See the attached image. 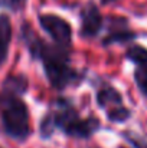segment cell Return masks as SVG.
<instances>
[{"mask_svg": "<svg viewBox=\"0 0 147 148\" xmlns=\"http://www.w3.org/2000/svg\"><path fill=\"white\" fill-rule=\"evenodd\" d=\"M102 27V17L98 7L88 1L81 10V35L85 38L95 36Z\"/></svg>", "mask_w": 147, "mask_h": 148, "instance_id": "5b68a950", "label": "cell"}, {"mask_svg": "<svg viewBox=\"0 0 147 148\" xmlns=\"http://www.w3.org/2000/svg\"><path fill=\"white\" fill-rule=\"evenodd\" d=\"M97 101L101 108H107L108 111L123 105L121 94L112 86H104L102 89H99L97 95Z\"/></svg>", "mask_w": 147, "mask_h": 148, "instance_id": "8992f818", "label": "cell"}, {"mask_svg": "<svg viewBox=\"0 0 147 148\" xmlns=\"http://www.w3.org/2000/svg\"><path fill=\"white\" fill-rule=\"evenodd\" d=\"M58 128L69 137L85 140L98 131L99 121L94 116L82 119L68 102L58 101L41 124V135L43 138H49Z\"/></svg>", "mask_w": 147, "mask_h": 148, "instance_id": "6da1fadb", "label": "cell"}, {"mask_svg": "<svg viewBox=\"0 0 147 148\" xmlns=\"http://www.w3.org/2000/svg\"><path fill=\"white\" fill-rule=\"evenodd\" d=\"M0 115L6 134L17 141H25L30 132L29 111L26 103L16 95L0 94Z\"/></svg>", "mask_w": 147, "mask_h": 148, "instance_id": "7a4b0ae2", "label": "cell"}, {"mask_svg": "<svg viewBox=\"0 0 147 148\" xmlns=\"http://www.w3.org/2000/svg\"><path fill=\"white\" fill-rule=\"evenodd\" d=\"M25 0H0V6L9 7V9H19Z\"/></svg>", "mask_w": 147, "mask_h": 148, "instance_id": "4fadbf2b", "label": "cell"}, {"mask_svg": "<svg viewBox=\"0 0 147 148\" xmlns=\"http://www.w3.org/2000/svg\"><path fill=\"white\" fill-rule=\"evenodd\" d=\"M12 40V25L6 14H0V65L6 60Z\"/></svg>", "mask_w": 147, "mask_h": 148, "instance_id": "52a82bcc", "label": "cell"}, {"mask_svg": "<svg viewBox=\"0 0 147 148\" xmlns=\"http://www.w3.org/2000/svg\"><path fill=\"white\" fill-rule=\"evenodd\" d=\"M123 137L127 140V143L133 148H147V140H144L143 137L134 134V132H123Z\"/></svg>", "mask_w": 147, "mask_h": 148, "instance_id": "8fae6325", "label": "cell"}, {"mask_svg": "<svg viewBox=\"0 0 147 148\" xmlns=\"http://www.w3.org/2000/svg\"><path fill=\"white\" fill-rule=\"evenodd\" d=\"M130 115H131V111L128 108H126L124 105L107 111V116L112 122H126L130 118Z\"/></svg>", "mask_w": 147, "mask_h": 148, "instance_id": "30bf717a", "label": "cell"}, {"mask_svg": "<svg viewBox=\"0 0 147 148\" xmlns=\"http://www.w3.org/2000/svg\"><path fill=\"white\" fill-rule=\"evenodd\" d=\"M38 58L43 60L45 73L52 86H55L56 89H63L77 79L75 71H72L68 65L65 49L52 48L43 42Z\"/></svg>", "mask_w": 147, "mask_h": 148, "instance_id": "3957f363", "label": "cell"}, {"mask_svg": "<svg viewBox=\"0 0 147 148\" xmlns=\"http://www.w3.org/2000/svg\"><path fill=\"white\" fill-rule=\"evenodd\" d=\"M136 38V33L128 30L127 27H121L112 33H110L107 36V39L104 40V45H110V43H115V42H128L133 40Z\"/></svg>", "mask_w": 147, "mask_h": 148, "instance_id": "9c48e42d", "label": "cell"}, {"mask_svg": "<svg viewBox=\"0 0 147 148\" xmlns=\"http://www.w3.org/2000/svg\"><path fill=\"white\" fill-rule=\"evenodd\" d=\"M39 23L52 36V39L55 40V43L59 48L66 50L71 46L72 29H71V25L66 20H63L62 17L55 16V14H43V16L39 17Z\"/></svg>", "mask_w": 147, "mask_h": 148, "instance_id": "277c9868", "label": "cell"}, {"mask_svg": "<svg viewBox=\"0 0 147 148\" xmlns=\"http://www.w3.org/2000/svg\"><path fill=\"white\" fill-rule=\"evenodd\" d=\"M134 79H136V84H137L139 89L141 91V94L147 98V73L141 69H137L134 73Z\"/></svg>", "mask_w": 147, "mask_h": 148, "instance_id": "7c38bea8", "label": "cell"}, {"mask_svg": "<svg viewBox=\"0 0 147 148\" xmlns=\"http://www.w3.org/2000/svg\"><path fill=\"white\" fill-rule=\"evenodd\" d=\"M111 1H114V0H102V3H111Z\"/></svg>", "mask_w": 147, "mask_h": 148, "instance_id": "5bb4252c", "label": "cell"}, {"mask_svg": "<svg viewBox=\"0 0 147 148\" xmlns=\"http://www.w3.org/2000/svg\"><path fill=\"white\" fill-rule=\"evenodd\" d=\"M28 88V81L25 76H9L4 84H3V91L4 94H9V95H22Z\"/></svg>", "mask_w": 147, "mask_h": 148, "instance_id": "ba28073f", "label": "cell"}]
</instances>
